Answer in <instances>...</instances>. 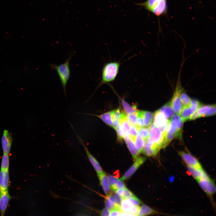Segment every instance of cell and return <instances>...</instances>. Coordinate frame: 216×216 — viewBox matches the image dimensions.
Segmentation results:
<instances>
[{
    "label": "cell",
    "mask_w": 216,
    "mask_h": 216,
    "mask_svg": "<svg viewBox=\"0 0 216 216\" xmlns=\"http://www.w3.org/2000/svg\"><path fill=\"white\" fill-rule=\"evenodd\" d=\"M121 64L120 61H114L107 62L104 65L101 70V80L94 92L102 85H108L115 80L118 75Z\"/></svg>",
    "instance_id": "cell-1"
},
{
    "label": "cell",
    "mask_w": 216,
    "mask_h": 216,
    "mask_svg": "<svg viewBox=\"0 0 216 216\" xmlns=\"http://www.w3.org/2000/svg\"><path fill=\"white\" fill-rule=\"evenodd\" d=\"M76 53L75 51L71 52L68 58H66L65 62L59 65L51 63H50V68L56 70L58 75L65 95H66L67 85L70 76V61Z\"/></svg>",
    "instance_id": "cell-2"
},
{
    "label": "cell",
    "mask_w": 216,
    "mask_h": 216,
    "mask_svg": "<svg viewBox=\"0 0 216 216\" xmlns=\"http://www.w3.org/2000/svg\"><path fill=\"white\" fill-rule=\"evenodd\" d=\"M136 4L158 17L166 14L167 12V0H146Z\"/></svg>",
    "instance_id": "cell-3"
},
{
    "label": "cell",
    "mask_w": 216,
    "mask_h": 216,
    "mask_svg": "<svg viewBox=\"0 0 216 216\" xmlns=\"http://www.w3.org/2000/svg\"><path fill=\"white\" fill-rule=\"evenodd\" d=\"M179 73L175 90L170 103L175 113L180 116L183 108L180 100V94L183 91L180 79L181 70Z\"/></svg>",
    "instance_id": "cell-4"
},
{
    "label": "cell",
    "mask_w": 216,
    "mask_h": 216,
    "mask_svg": "<svg viewBox=\"0 0 216 216\" xmlns=\"http://www.w3.org/2000/svg\"><path fill=\"white\" fill-rule=\"evenodd\" d=\"M149 130L148 138L149 142L160 150L162 148L164 134L159 128L153 124L148 128Z\"/></svg>",
    "instance_id": "cell-5"
},
{
    "label": "cell",
    "mask_w": 216,
    "mask_h": 216,
    "mask_svg": "<svg viewBox=\"0 0 216 216\" xmlns=\"http://www.w3.org/2000/svg\"><path fill=\"white\" fill-rule=\"evenodd\" d=\"M202 188L207 194L211 196L216 191V187L214 181L207 175L196 179Z\"/></svg>",
    "instance_id": "cell-6"
},
{
    "label": "cell",
    "mask_w": 216,
    "mask_h": 216,
    "mask_svg": "<svg viewBox=\"0 0 216 216\" xmlns=\"http://www.w3.org/2000/svg\"><path fill=\"white\" fill-rule=\"evenodd\" d=\"M178 153L188 166L203 170L198 160L190 154L183 151L178 152Z\"/></svg>",
    "instance_id": "cell-7"
},
{
    "label": "cell",
    "mask_w": 216,
    "mask_h": 216,
    "mask_svg": "<svg viewBox=\"0 0 216 216\" xmlns=\"http://www.w3.org/2000/svg\"><path fill=\"white\" fill-rule=\"evenodd\" d=\"M146 158L143 156L138 157L134 160L131 166L128 170L120 179L122 181L126 180L130 178L139 167L146 160Z\"/></svg>",
    "instance_id": "cell-8"
},
{
    "label": "cell",
    "mask_w": 216,
    "mask_h": 216,
    "mask_svg": "<svg viewBox=\"0 0 216 216\" xmlns=\"http://www.w3.org/2000/svg\"><path fill=\"white\" fill-rule=\"evenodd\" d=\"M11 198L8 190H0V213L1 215H4L9 202Z\"/></svg>",
    "instance_id": "cell-9"
},
{
    "label": "cell",
    "mask_w": 216,
    "mask_h": 216,
    "mask_svg": "<svg viewBox=\"0 0 216 216\" xmlns=\"http://www.w3.org/2000/svg\"><path fill=\"white\" fill-rule=\"evenodd\" d=\"M1 142L3 153L9 154L12 145V138L7 130L3 131Z\"/></svg>",
    "instance_id": "cell-10"
},
{
    "label": "cell",
    "mask_w": 216,
    "mask_h": 216,
    "mask_svg": "<svg viewBox=\"0 0 216 216\" xmlns=\"http://www.w3.org/2000/svg\"><path fill=\"white\" fill-rule=\"evenodd\" d=\"M153 119L154 125L159 128L165 126L170 121V120L159 110L155 112Z\"/></svg>",
    "instance_id": "cell-11"
},
{
    "label": "cell",
    "mask_w": 216,
    "mask_h": 216,
    "mask_svg": "<svg viewBox=\"0 0 216 216\" xmlns=\"http://www.w3.org/2000/svg\"><path fill=\"white\" fill-rule=\"evenodd\" d=\"M77 137L80 140V142H81V144L84 147L87 157L94 168L96 172L98 174L103 172V170L98 162L95 158L93 157V156L88 151L87 148L84 144L81 139L78 136H77Z\"/></svg>",
    "instance_id": "cell-12"
},
{
    "label": "cell",
    "mask_w": 216,
    "mask_h": 216,
    "mask_svg": "<svg viewBox=\"0 0 216 216\" xmlns=\"http://www.w3.org/2000/svg\"><path fill=\"white\" fill-rule=\"evenodd\" d=\"M159 150V149L151 143L147 139L145 140L142 152L146 155L153 156L156 155Z\"/></svg>",
    "instance_id": "cell-13"
},
{
    "label": "cell",
    "mask_w": 216,
    "mask_h": 216,
    "mask_svg": "<svg viewBox=\"0 0 216 216\" xmlns=\"http://www.w3.org/2000/svg\"><path fill=\"white\" fill-rule=\"evenodd\" d=\"M9 183L8 170L1 169L0 171V190H8Z\"/></svg>",
    "instance_id": "cell-14"
},
{
    "label": "cell",
    "mask_w": 216,
    "mask_h": 216,
    "mask_svg": "<svg viewBox=\"0 0 216 216\" xmlns=\"http://www.w3.org/2000/svg\"><path fill=\"white\" fill-rule=\"evenodd\" d=\"M98 177L103 189L107 196L110 194V187L109 184L108 177L104 171L97 174Z\"/></svg>",
    "instance_id": "cell-15"
},
{
    "label": "cell",
    "mask_w": 216,
    "mask_h": 216,
    "mask_svg": "<svg viewBox=\"0 0 216 216\" xmlns=\"http://www.w3.org/2000/svg\"><path fill=\"white\" fill-rule=\"evenodd\" d=\"M124 139L134 159L135 160L138 157L139 154L134 142L128 135L124 136Z\"/></svg>",
    "instance_id": "cell-16"
},
{
    "label": "cell",
    "mask_w": 216,
    "mask_h": 216,
    "mask_svg": "<svg viewBox=\"0 0 216 216\" xmlns=\"http://www.w3.org/2000/svg\"><path fill=\"white\" fill-rule=\"evenodd\" d=\"M82 114L86 115H89L97 116L100 118L108 125L112 127V111L105 112L99 115H94L90 114H84L82 113Z\"/></svg>",
    "instance_id": "cell-17"
},
{
    "label": "cell",
    "mask_w": 216,
    "mask_h": 216,
    "mask_svg": "<svg viewBox=\"0 0 216 216\" xmlns=\"http://www.w3.org/2000/svg\"><path fill=\"white\" fill-rule=\"evenodd\" d=\"M112 88V89L114 90L113 91L116 93L114 90V88ZM116 94L120 100L124 112L127 115L129 114L135 113L138 111L136 108V105L131 106L125 101L124 99H122L121 98L119 97L117 94Z\"/></svg>",
    "instance_id": "cell-18"
},
{
    "label": "cell",
    "mask_w": 216,
    "mask_h": 216,
    "mask_svg": "<svg viewBox=\"0 0 216 216\" xmlns=\"http://www.w3.org/2000/svg\"><path fill=\"white\" fill-rule=\"evenodd\" d=\"M159 110L164 114L168 119L171 118L175 113V112L171 106L170 102L165 104Z\"/></svg>",
    "instance_id": "cell-19"
},
{
    "label": "cell",
    "mask_w": 216,
    "mask_h": 216,
    "mask_svg": "<svg viewBox=\"0 0 216 216\" xmlns=\"http://www.w3.org/2000/svg\"><path fill=\"white\" fill-rule=\"evenodd\" d=\"M187 168L188 171L196 180L201 178L207 175L203 170H200L188 166Z\"/></svg>",
    "instance_id": "cell-20"
},
{
    "label": "cell",
    "mask_w": 216,
    "mask_h": 216,
    "mask_svg": "<svg viewBox=\"0 0 216 216\" xmlns=\"http://www.w3.org/2000/svg\"><path fill=\"white\" fill-rule=\"evenodd\" d=\"M180 115L184 122L189 119L193 112L194 111L190 106L183 107Z\"/></svg>",
    "instance_id": "cell-21"
},
{
    "label": "cell",
    "mask_w": 216,
    "mask_h": 216,
    "mask_svg": "<svg viewBox=\"0 0 216 216\" xmlns=\"http://www.w3.org/2000/svg\"><path fill=\"white\" fill-rule=\"evenodd\" d=\"M157 213V212L150 207L144 205L140 207L137 215L146 216Z\"/></svg>",
    "instance_id": "cell-22"
},
{
    "label": "cell",
    "mask_w": 216,
    "mask_h": 216,
    "mask_svg": "<svg viewBox=\"0 0 216 216\" xmlns=\"http://www.w3.org/2000/svg\"><path fill=\"white\" fill-rule=\"evenodd\" d=\"M105 204L106 208L110 210L114 208L118 204L116 202L114 195L113 196L110 194L107 196Z\"/></svg>",
    "instance_id": "cell-23"
},
{
    "label": "cell",
    "mask_w": 216,
    "mask_h": 216,
    "mask_svg": "<svg viewBox=\"0 0 216 216\" xmlns=\"http://www.w3.org/2000/svg\"><path fill=\"white\" fill-rule=\"evenodd\" d=\"M145 126L148 127L151 125L153 118V115L148 111H142Z\"/></svg>",
    "instance_id": "cell-24"
},
{
    "label": "cell",
    "mask_w": 216,
    "mask_h": 216,
    "mask_svg": "<svg viewBox=\"0 0 216 216\" xmlns=\"http://www.w3.org/2000/svg\"><path fill=\"white\" fill-rule=\"evenodd\" d=\"M140 128L136 124L130 125L128 136L134 143L138 134V130Z\"/></svg>",
    "instance_id": "cell-25"
},
{
    "label": "cell",
    "mask_w": 216,
    "mask_h": 216,
    "mask_svg": "<svg viewBox=\"0 0 216 216\" xmlns=\"http://www.w3.org/2000/svg\"><path fill=\"white\" fill-rule=\"evenodd\" d=\"M120 206L122 211L128 213L133 206L128 199L122 197Z\"/></svg>",
    "instance_id": "cell-26"
},
{
    "label": "cell",
    "mask_w": 216,
    "mask_h": 216,
    "mask_svg": "<svg viewBox=\"0 0 216 216\" xmlns=\"http://www.w3.org/2000/svg\"><path fill=\"white\" fill-rule=\"evenodd\" d=\"M145 140L140 135H138L136 136L134 143L137 150L138 153L140 154L142 152L144 146Z\"/></svg>",
    "instance_id": "cell-27"
},
{
    "label": "cell",
    "mask_w": 216,
    "mask_h": 216,
    "mask_svg": "<svg viewBox=\"0 0 216 216\" xmlns=\"http://www.w3.org/2000/svg\"><path fill=\"white\" fill-rule=\"evenodd\" d=\"M9 166V158L8 154H4L1 164V169L8 170Z\"/></svg>",
    "instance_id": "cell-28"
},
{
    "label": "cell",
    "mask_w": 216,
    "mask_h": 216,
    "mask_svg": "<svg viewBox=\"0 0 216 216\" xmlns=\"http://www.w3.org/2000/svg\"><path fill=\"white\" fill-rule=\"evenodd\" d=\"M180 100L184 107L189 106L191 100L188 95L183 91L181 94Z\"/></svg>",
    "instance_id": "cell-29"
},
{
    "label": "cell",
    "mask_w": 216,
    "mask_h": 216,
    "mask_svg": "<svg viewBox=\"0 0 216 216\" xmlns=\"http://www.w3.org/2000/svg\"><path fill=\"white\" fill-rule=\"evenodd\" d=\"M149 132L148 128L142 127L140 128L139 129L138 134L145 140L148 138Z\"/></svg>",
    "instance_id": "cell-30"
},
{
    "label": "cell",
    "mask_w": 216,
    "mask_h": 216,
    "mask_svg": "<svg viewBox=\"0 0 216 216\" xmlns=\"http://www.w3.org/2000/svg\"><path fill=\"white\" fill-rule=\"evenodd\" d=\"M211 105H206L201 106L196 110L200 118L204 117L205 114L209 109Z\"/></svg>",
    "instance_id": "cell-31"
},
{
    "label": "cell",
    "mask_w": 216,
    "mask_h": 216,
    "mask_svg": "<svg viewBox=\"0 0 216 216\" xmlns=\"http://www.w3.org/2000/svg\"><path fill=\"white\" fill-rule=\"evenodd\" d=\"M137 111L135 113L127 115V119L130 124H136L137 119Z\"/></svg>",
    "instance_id": "cell-32"
},
{
    "label": "cell",
    "mask_w": 216,
    "mask_h": 216,
    "mask_svg": "<svg viewBox=\"0 0 216 216\" xmlns=\"http://www.w3.org/2000/svg\"><path fill=\"white\" fill-rule=\"evenodd\" d=\"M137 119L136 125L140 128L145 126L142 111H137Z\"/></svg>",
    "instance_id": "cell-33"
},
{
    "label": "cell",
    "mask_w": 216,
    "mask_h": 216,
    "mask_svg": "<svg viewBox=\"0 0 216 216\" xmlns=\"http://www.w3.org/2000/svg\"><path fill=\"white\" fill-rule=\"evenodd\" d=\"M122 212L120 206L118 204L110 210V216H120Z\"/></svg>",
    "instance_id": "cell-34"
},
{
    "label": "cell",
    "mask_w": 216,
    "mask_h": 216,
    "mask_svg": "<svg viewBox=\"0 0 216 216\" xmlns=\"http://www.w3.org/2000/svg\"><path fill=\"white\" fill-rule=\"evenodd\" d=\"M122 181L120 178H118L115 185L110 188V189L115 191L118 189L125 188V185Z\"/></svg>",
    "instance_id": "cell-35"
},
{
    "label": "cell",
    "mask_w": 216,
    "mask_h": 216,
    "mask_svg": "<svg viewBox=\"0 0 216 216\" xmlns=\"http://www.w3.org/2000/svg\"><path fill=\"white\" fill-rule=\"evenodd\" d=\"M122 112L120 111V108L112 110V121L116 120L120 121Z\"/></svg>",
    "instance_id": "cell-36"
},
{
    "label": "cell",
    "mask_w": 216,
    "mask_h": 216,
    "mask_svg": "<svg viewBox=\"0 0 216 216\" xmlns=\"http://www.w3.org/2000/svg\"><path fill=\"white\" fill-rule=\"evenodd\" d=\"M189 106L194 111H195L201 106V104L200 102L197 100L193 99L191 100V102Z\"/></svg>",
    "instance_id": "cell-37"
},
{
    "label": "cell",
    "mask_w": 216,
    "mask_h": 216,
    "mask_svg": "<svg viewBox=\"0 0 216 216\" xmlns=\"http://www.w3.org/2000/svg\"><path fill=\"white\" fill-rule=\"evenodd\" d=\"M128 199L133 206H139L141 203L140 200L135 195Z\"/></svg>",
    "instance_id": "cell-38"
},
{
    "label": "cell",
    "mask_w": 216,
    "mask_h": 216,
    "mask_svg": "<svg viewBox=\"0 0 216 216\" xmlns=\"http://www.w3.org/2000/svg\"><path fill=\"white\" fill-rule=\"evenodd\" d=\"M116 130V131L118 140L120 141H122L124 139V136L120 123Z\"/></svg>",
    "instance_id": "cell-39"
},
{
    "label": "cell",
    "mask_w": 216,
    "mask_h": 216,
    "mask_svg": "<svg viewBox=\"0 0 216 216\" xmlns=\"http://www.w3.org/2000/svg\"><path fill=\"white\" fill-rule=\"evenodd\" d=\"M216 113V105L215 104L211 105V106L207 112L205 114L204 117H208L213 116Z\"/></svg>",
    "instance_id": "cell-40"
},
{
    "label": "cell",
    "mask_w": 216,
    "mask_h": 216,
    "mask_svg": "<svg viewBox=\"0 0 216 216\" xmlns=\"http://www.w3.org/2000/svg\"><path fill=\"white\" fill-rule=\"evenodd\" d=\"M108 178L110 188L115 185L118 179L111 175L109 176Z\"/></svg>",
    "instance_id": "cell-41"
},
{
    "label": "cell",
    "mask_w": 216,
    "mask_h": 216,
    "mask_svg": "<svg viewBox=\"0 0 216 216\" xmlns=\"http://www.w3.org/2000/svg\"><path fill=\"white\" fill-rule=\"evenodd\" d=\"M134 196V195L132 192L125 188H124L123 194L122 197L127 199H129Z\"/></svg>",
    "instance_id": "cell-42"
},
{
    "label": "cell",
    "mask_w": 216,
    "mask_h": 216,
    "mask_svg": "<svg viewBox=\"0 0 216 216\" xmlns=\"http://www.w3.org/2000/svg\"><path fill=\"white\" fill-rule=\"evenodd\" d=\"M140 207L139 206H133L129 213L132 216L137 215Z\"/></svg>",
    "instance_id": "cell-43"
},
{
    "label": "cell",
    "mask_w": 216,
    "mask_h": 216,
    "mask_svg": "<svg viewBox=\"0 0 216 216\" xmlns=\"http://www.w3.org/2000/svg\"><path fill=\"white\" fill-rule=\"evenodd\" d=\"M114 196L115 197L117 203L120 205L122 200V197L116 193L115 194Z\"/></svg>",
    "instance_id": "cell-44"
},
{
    "label": "cell",
    "mask_w": 216,
    "mask_h": 216,
    "mask_svg": "<svg viewBox=\"0 0 216 216\" xmlns=\"http://www.w3.org/2000/svg\"><path fill=\"white\" fill-rule=\"evenodd\" d=\"M102 216H110V210L106 208H104L101 212Z\"/></svg>",
    "instance_id": "cell-45"
},
{
    "label": "cell",
    "mask_w": 216,
    "mask_h": 216,
    "mask_svg": "<svg viewBox=\"0 0 216 216\" xmlns=\"http://www.w3.org/2000/svg\"><path fill=\"white\" fill-rule=\"evenodd\" d=\"M122 188L118 189L116 191V193L121 197L122 196L124 191V188Z\"/></svg>",
    "instance_id": "cell-46"
}]
</instances>
